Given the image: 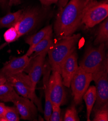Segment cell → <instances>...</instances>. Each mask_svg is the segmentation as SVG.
<instances>
[{
    "instance_id": "6da1fadb",
    "label": "cell",
    "mask_w": 108,
    "mask_h": 121,
    "mask_svg": "<svg viewBox=\"0 0 108 121\" xmlns=\"http://www.w3.org/2000/svg\"><path fill=\"white\" fill-rule=\"evenodd\" d=\"M89 0H70L60 8L54 24V30L60 39L72 35L81 25L85 8Z\"/></svg>"
},
{
    "instance_id": "7a4b0ae2",
    "label": "cell",
    "mask_w": 108,
    "mask_h": 121,
    "mask_svg": "<svg viewBox=\"0 0 108 121\" xmlns=\"http://www.w3.org/2000/svg\"><path fill=\"white\" fill-rule=\"evenodd\" d=\"M80 37V34L72 35L61 39L56 43H53L47 52L48 62L52 71H57L60 74L62 64L65 59L75 51L76 45Z\"/></svg>"
},
{
    "instance_id": "3957f363",
    "label": "cell",
    "mask_w": 108,
    "mask_h": 121,
    "mask_svg": "<svg viewBox=\"0 0 108 121\" xmlns=\"http://www.w3.org/2000/svg\"><path fill=\"white\" fill-rule=\"evenodd\" d=\"M5 78L6 81L13 86L18 95L30 99L34 102L41 112H43L41 102L35 94V89L33 88L28 74L22 72Z\"/></svg>"
},
{
    "instance_id": "277c9868",
    "label": "cell",
    "mask_w": 108,
    "mask_h": 121,
    "mask_svg": "<svg viewBox=\"0 0 108 121\" xmlns=\"http://www.w3.org/2000/svg\"><path fill=\"white\" fill-rule=\"evenodd\" d=\"M108 16V0L99 2L89 0L84 9L81 24L86 28H91L103 21Z\"/></svg>"
},
{
    "instance_id": "5b68a950",
    "label": "cell",
    "mask_w": 108,
    "mask_h": 121,
    "mask_svg": "<svg viewBox=\"0 0 108 121\" xmlns=\"http://www.w3.org/2000/svg\"><path fill=\"white\" fill-rule=\"evenodd\" d=\"M92 80L95 84L97 99L94 108L95 110L108 104V58H106L101 67L92 74Z\"/></svg>"
},
{
    "instance_id": "8992f818",
    "label": "cell",
    "mask_w": 108,
    "mask_h": 121,
    "mask_svg": "<svg viewBox=\"0 0 108 121\" xmlns=\"http://www.w3.org/2000/svg\"><path fill=\"white\" fill-rule=\"evenodd\" d=\"M106 44L101 43L97 47L89 46L85 51L80 67L88 73H93L98 69L106 58Z\"/></svg>"
},
{
    "instance_id": "52a82bcc",
    "label": "cell",
    "mask_w": 108,
    "mask_h": 121,
    "mask_svg": "<svg viewBox=\"0 0 108 121\" xmlns=\"http://www.w3.org/2000/svg\"><path fill=\"white\" fill-rule=\"evenodd\" d=\"M92 81V73L87 72L79 66L70 83L75 104L79 105L81 103L83 96L89 87Z\"/></svg>"
},
{
    "instance_id": "ba28073f",
    "label": "cell",
    "mask_w": 108,
    "mask_h": 121,
    "mask_svg": "<svg viewBox=\"0 0 108 121\" xmlns=\"http://www.w3.org/2000/svg\"><path fill=\"white\" fill-rule=\"evenodd\" d=\"M61 74L52 71L49 80V91L52 105L61 106L66 100V93Z\"/></svg>"
},
{
    "instance_id": "9c48e42d",
    "label": "cell",
    "mask_w": 108,
    "mask_h": 121,
    "mask_svg": "<svg viewBox=\"0 0 108 121\" xmlns=\"http://www.w3.org/2000/svg\"><path fill=\"white\" fill-rule=\"evenodd\" d=\"M40 12L35 8H29L22 11L21 17L14 27L17 29L19 37L31 31L37 26L41 19Z\"/></svg>"
},
{
    "instance_id": "30bf717a",
    "label": "cell",
    "mask_w": 108,
    "mask_h": 121,
    "mask_svg": "<svg viewBox=\"0 0 108 121\" xmlns=\"http://www.w3.org/2000/svg\"><path fill=\"white\" fill-rule=\"evenodd\" d=\"M47 54V52H45L34 57L31 56L28 66L24 71L28 73L34 89L43 73Z\"/></svg>"
},
{
    "instance_id": "8fae6325",
    "label": "cell",
    "mask_w": 108,
    "mask_h": 121,
    "mask_svg": "<svg viewBox=\"0 0 108 121\" xmlns=\"http://www.w3.org/2000/svg\"><path fill=\"white\" fill-rule=\"evenodd\" d=\"M17 108L20 118L25 120L35 121L38 116V110L34 102L30 99L19 96L12 102Z\"/></svg>"
},
{
    "instance_id": "7c38bea8",
    "label": "cell",
    "mask_w": 108,
    "mask_h": 121,
    "mask_svg": "<svg viewBox=\"0 0 108 121\" xmlns=\"http://www.w3.org/2000/svg\"><path fill=\"white\" fill-rule=\"evenodd\" d=\"M78 56L75 51L72 53L64 61L61 68V75L64 86H70L72 79L78 69Z\"/></svg>"
},
{
    "instance_id": "4fadbf2b",
    "label": "cell",
    "mask_w": 108,
    "mask_h": 121,
    "mask_svg": "<svg viewBox=\"0 0 108 121\" xmlns=\"http://www.w3.org/2000/svg\"><path fill=\"white\" fill-rule=\"evenodd\" d=\"M30 59V57L26 54L12 59L0 70V77H5L24 72Z\"/></svg>"
},
{
    "instance_id": "5bb4252c",
    "label": "cell",
    "mask_w": 108,
    "mask_h": 121,
    "mask_svg": "<svg viewBox=\"0 0 108 121\" xmlns=\"http://www.w3.org/2000/svg\"><path fill=\"white\" fill-rule=\"evenodd\" d=\"M52 70L50 65L47 61L45 63V67L43 71V85L45 96V105L44 111L45 119L49 121L52 112V104L51 101L49 91V80L51 71Z\"/></svg>"
},
{
    "instance_id": "9a60e30c",
    "label": "cell",
    "mask_w": 108,
    "mask_h": 121,
    "mask_svg": "<svg viewBox=\"0 0 108 121\" xmlns=\"http://www.w3.org/2000/svg\"><path fill=\"white\" fill-rule=\"evenodd\" d=\"M52 25L45 27L35 34L27 37L25 42L30 45V47L26 54L28 56H31V51L34 46L47 36L52 35Z\"/></svg>"
},
{
    "instance_id": "2e32d148",
    "label": "cell",
    "mask_w": 108,
    "mask_h": 121,
    "mask_svg": "<svg viewBox=\"0 0 108 121\" xmlns=\"http://www.w3.org/2000/svg\"><path fill=\"white\" fill-rule=\"evenodd\" d=\"M19 96L13 86L8 82L0 86V100L3 102H12Z\"/></svg>"
},
{
    "instance_id": "e0dca14e",
    "label": "cell",
    "mask_w": 108,
    "mask_h": 121,
    "mask_svg": "<svg viewBox=\"0 0 108 121\" xmlns=\"http://www.w3.org/2000/svg\"><path fill=\"white\" fill-rule=\"evenodd\" d=\"M82 99L85 101L86 107L87 121H90V115L94 105L97 99V92L94 86H91L88 87L87 91L84 94Z\"/></svg>"
},
{
    "instance_id": "ac0fdd59",
    "label": "cell",
    "mask_w": 108,
    "mask_h": 121,
    "mask_svg": "<svg viewBox=\"0 0 108 121\" xmlns=\"http://www.w3.org/2000/svg\"><path fill=\"white\" fill-rule=\"evenodd\" d=\"M22 11L20 10L14 13H9L4 17H0V28L14 27L19 21Z\"/></svg>"
},
{
    "instance_id": "d6986e66",
    "label": "cell",
    "mask_w": 108,
    "mask_h": 121,
    "mask_svg": "<svg viewBox=\"0 0 108 121\" xmlns=\"http://www.w3.org/2000/svg\"><path fill=\"white\" fill-rule=\"evenodd\" d=\"M53 44L52 35L47 36L34 46L31 51L32 56L34 57L42 53L48 52Z\"/></svg>"
},
{
    "instance_id": "ffe728a7",
    "label": "cell",
    "mask_w": 108,
    "mask_h": 121,
    "mask_svg": "<svg viewBox=\"0 0 108 121\" xmlns=\"http://www.w3.org/2000/svg\"><path fill=\"white\" fill-rule=\"evenodd\" d=\"M108 18L107 17L100 24L98 30L97 37L94 41V44L108 43Z\"/></svg>"
},
{
    "instance_id": "44dd1931",
    "label": "cell",
    "mask_w": 108,
    "mask_h": 121,
    "mask_svg": "<svg viewBox=\"0 0 108 121\" xmlns=\"http://www.w3.org/2000/svg\"><path fill=\"white\" fill-rule=\"evenodd\" d=\"M19 114L16 107L6 106L1 121H19Z\"/></svg>"
},
{
    "instance_id": "7402d4cb",
    "label": "cell",
    "mask_w": 108,
    "mask_h": 121,
    "mask_svg": "<svg viewBox=\"0 0 108 121\" xmlns=\"http://www.w3.org/2000/svg\"><path fill=\"white\" fill-rule=\"evenodd\" d=\"M94 121H108V104L94 110Z\"/></svg>"
},
{
    "instance_id": "603a6c76",
    "label": "cell",
    "mask_w": 108,
    "mask_h": 121,
    "mask_svg": "<svg viewBox=\"0 0 108 121\" xmlns=\"http://www.w3.org/2000/svg\"><path fill=\"white\" fill-rule=\"evenodd\" d=\"M65 121H79L80 118L76 108L75 105L72 104L66 110L64 120Z\"/></svg>"
},
{
    "instance_id": "cb8c5ba5",
    "label": "cell",
    "mask_w": 108,
    "mask_h": 121,
    "mask_svg": "<svg viewBox=\"0 0 108 121\" xmlns=\"http://www.w3.org/2000/svg\"><path fill=\"white\" fill-rule=\"evenodd\" d=\"M4 39L7 43H11L16 41L19 37L17 29L12 27L7 30L4 34Z\"/></svg>"
},
{
    "instance_id": "d4e9b609",
    "label": "cell",
    "mask_w": 108,
    "mask_h": 121,
    "mask_svg": "<svg viewBox=\"0 0 108 121\" xmlns=\"http://www.w3.org/2000/svg\"><path fill=\"white\" fill-rule=\"evenodd\" d=\"M50 121H62L63 118L61 116L60 106L56 105H52V112L51 115Z\"/></svg>"
},
{
    "instance_id": "484cf974",
    "label": "cell",
    "mask_w": 108,
    "mask_h": 121,
    "mask_svg": "<svg viewBox=\"0 0 108 121\" xmlns=\"http://www.w3.org/2000/svg\"><path fill=\"white\" fill-rule=\"evenodd\" d=\"M42 5L49 6L53 4H57L59 3V6L60 8L64 7L67 4L68 0H39Z\"/></svg>"
},
{
    "instance_id": "4316f807",
    "label": "cell",
    "mask_w": 108,
    "mask_h": 121,
    "mask_svg": "<svg viewBox=\"0 0 108 121\" xmlns=\"http://www.w3.org/2000/svg\"><path fill=\"white\" fill-rule=\"evenodd\" d=\"M6 106L4 103L0 102V121H1V120L4 115V113L6 109Z\"/></svg>"
},
{
    "instance_id": "83f0119b",
    "label": "cell",
    "mask_w": 108,
    "mask_h": 121,
    "mask_svg": "<svg viewBox=\"0 0 108 121\" xmlns=\"http://www.w3.org/2000/svg\"><path fill=\"white\" fill-rule=\"evenodd\" d=\"M20 3V0H9L8 5L12 6L14 5H18Z\"/></svg>"
},
{
    "instance_id": "f1b7e54d",
    "label": "cell",
    "mask_w": 108,
    "mask_h": 121,
    "mask_svg": "<svg viewBox=\"0 0 108 121\" xmlns=\"http://www.w3.org/2000/svg\"><path fill=\"white\" fill-rule=\"evenodd\" d=\"M7 0H0V5L3 8H5L6 7Z\"/></svg>"
},
{
    "instance_id": "f546056e",
    "label": "cell",
    "mask_w": 108,
    "mask_h": 121,
    "mask_svg": "<svg viewBox=\"0 0 108 121\" xmlns=\"http://www.w3.org/2000/svg\"><path fill=\"white\" fill-rule=\"evenodd\" d=\"M6 82V79L4 77H0V86Z\"/></svg>"
}]
</instances>
